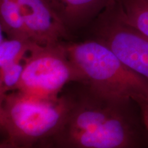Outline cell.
<instances>
[{"instance_id": "cell-3", "label": "cell", "mask_w": 148, "mask_h": 148, "mask_svg": "<svg viewBox=\"0 0 148 148\" xmlns=\"http://www.w3.org/2000/svg\"><path fill=\"white\" fill-rule=\"evenodd\" d=\"M66 53L82 73L85 84L98 91L134 99L148 100V81L127 67L109 48L88 38L64 42Z\"/></svg>"}, {"instance_id": "cell-7", "label": "cell", "mask_w": 148, "mask_h": 148, "mask_svg": "<svg viewBox=\"0 0 148 148\" xmlns=\"http://www.w3.org/2000/svg\"><path fill=\"white\" fill-rule=\"evenodd\" d=\"M71 34L86 29L112 0H46Z\"/></svg>"}, {"instance_id": "cell-5", "label": "cell", "mask_w": 148, "mask_h": 148, "mask_svg": "<svg viewBox=\"0 0 148 148\" xmlns=\"http://www.w3.org/2000/svg\"><path fill=\"white\" fill-rule=\"evenodd\" d=\"M86 29L88 38L104 44L127 67L148 81V37L122 19L115 0Z\"/></svg>"}, {"instance_id": "cell-11", "label": "cell", "mask_w": 148, "mask_h": 148, "mask_svg": "<svg viewBox=\"0 0 148 148\" xmlns=\"http://www.w3.org/2000/svg\"><path fill=\"white\" fill-rule=\"evenodd\" d=\"M23 67L24 60L0 68V97L18 90Z\"/></svg>"}, {"instance_id": "cell-6", "label": "cell", "mask_w": 148, "mask_h": 148, "mask_svg": "<svg viewBox=\"0 0 148 148\" xmlns=\"http://www.w3.org/2000/svg\"><path fill=\"white\" fill-rule=\"evenodd\" d=\"M30 40L40 45H51L71 40L72 34L46 0H18Z\"/></svg>"}, {"instance_id": "cell-12", "label": "cell", "mask_w": 148, "mask_h": 148, "mask_svg": "<svg viewBox=\"0 0 148 148\" xmlns=\"http://www.w3.org/2000/svg\"><path fill=\"white\" fill-rule=\"evenodd\" d=\"M0 148H56V147L53 138L29 144H16L8 139L1 138Z\"/></svg>"}, {"instance_id": "cell-10", "label": "cell", "mask_w": 148, "mask_h": 148, "mask_svg": "<svg viewBox=\"0 0 148 148\" xmlns=\"http://www.w3.org/2000/svg\"><path fill=\"white\" fill-rule=\"evenodd\" d=\"M32 40L18 38H5L1 32L0 42V68L22 62L34 45Z\"/></svg>"}, {"instance_id": "cell-1", "label": "cell", "mask_w": 148, "mask_h": 148, "mask_svg": "<svg viewBox=\"0 0 148 148\" xmlns=\"http://www.w3.org/2000/svg\"><path fill=\"white\" fill-rule=\"evenodd\" d=\"M70 99L56 148H148V132L138 102L82 83L65 88Z\"/></svg>"}, {"instance_id": "cell-8", "label": "cell", "mask_w": 148, "mask_h": 148, "mask_svg": "<svg viewBox=\"0 0 148 148\" xmlns=\"http://www.w3.org/2000/svg\"><path fill=\"white\" fill-rule=\"evenodd\" d=\"M0 27L8 37L30 40L18 0H0Z\"/></svg>"}, {"instance_id": "cell-2", "label": "cell", "mask_w": 148, "mask_h": 148, "mask_svg": "<svg viewBox=\"0 0 148 148\" xmlns=\"http://www.w3.org/2000/svg\"><path fill=\"white\" fill-rule=\"evenodd\" d=\"M69 105L65 88L54 98L39 97L20 90L0 97L1 138L16 144L53 138L64 121Z\"/></svg>"}, {"instance_id": "cell-13", "label": "cell", "mask_w": 148, "mask_h": 148, "mask_svg": "<svg viewBox=\"0 0 148 148\" xmlns=\"http://www.w3.org/2000/svg\"><path fill=\"white\" fill-rule=\"evenodd\" d=\"M141 110L143 121L148 132V100L138 103Z\"/></svg>"}, {"instance_id": "cell-9", "label": "cell", "mask_w": 148, "mask_h": 148, "mask_svg": "<svg viewBox=\"0 0 148 148\" xmlns=\"http://www.w3.org/2000/svg\"><path fill=\"white\" fill-rule=\"evenodd\" d=\"M120 16L148 37V0H115Z\"/></svg>"}, {"instance_id": "cell-4", "label": "cell", "mask_w": 148, "mask_h": 148, "mask_svg": "<svg viewBox=\"0 0 148 148\" xmlns=\"http://www.w3.org/2000/svg\"><path fill=\"white\" fill-rule=\"evenodd\" d=\"M64 42L51 45H34L24 59L18 90L54 98L71 83H83L82 73L69 58Z\"/></svg>"}]
</instances>
